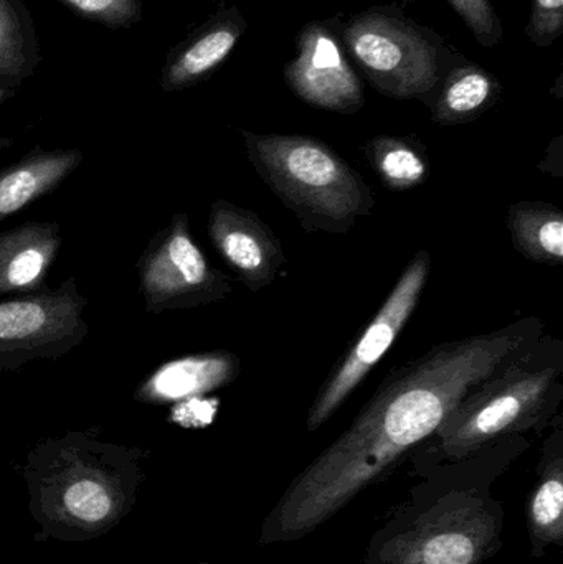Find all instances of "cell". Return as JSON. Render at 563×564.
Here are the masks:
<instances>
[{"label":"cell","instance_id":"obj_1","mask_svg":"<svg viewBox=\"0 0 563 564\" xmlns=\"http://www.w3.org/2000/svg\"><path fill=\"white\" fill-rule=\"evenodd\" d=\"M542 334L541 318H524L436 345L390 371L353 424L290 484L261 523L258 543L297 542L320 529L380 482L466 394Z\"/></svg>","mask_w":563,"mask_h":564},{"label":"cell","instance_id":"obj_2","mask_svg":"<svg viewBox=\"0 0 563 564\" xmlns=\"http://www.w3.org/2000/svg\"><path fill=\"white\" fill-rule=\"evenodd\" d=\"M531 447L501 437L458 460H413L422 480L370 536L364 564H485L502 549L505 502L495 484Z\"/></svg>","mask_w":563,"mask_h":564},{"label":"cell","instance_id":"obj_3","mask_svg":"<svg viewBox=\"0 0 563 564\" xmlns=\"http://www.w3.org/2000/svg\"><path fill=\"white\" fill-rule=\"evenodd\" d=\"M563 344L551 335L512 355L466 394L413 460H458L506 436L542 433L563 401Z\"/></svg>","mask_w":563,"mask_h":564},{"label":"cell","instance_id":"obj_4","mask_svg":"<svg viewBox=\"0 0 563 564\" xmlns=\"http://www.w3.org/2000/svg\"><path fill=\"white\" fill-rule=\"evenodd\" d=\"M240 134L248 161L306 234L346 235L372 214V188L326 142L245 129Z\"/></svg>","mask_w":563,"mask_h":564},{"label":"cell","instance_id":"obj_5","mask_svg":"<svg viewBox=\"0 0 563 564\" xmlns=\"http://www.w3.org/2000/svg\"><path fill=\"white\" fill-rule=\"evenodd\" d=\"M334 29L377 91L393 99H419L429 108L450 69L466 59L429 26L383 7L334 23Z\"/></svg>","mask_w":563,"mask_h":564},{"label":"cell","instance_id":"obj_6","mask_svg":"<svg viewBox=\"0 0 563 564\" xmlns=\"http://www.w3.org/2000/svg\"><path fill=\"white\" fill-rule=\"evenodd\" d=\"M86 307L88 299L75 278L55 289L0 301V371L56 360L75 350L89 332Z\"/></svg>","mask_w":563,"mask_h":564},{"label":"cell","instance_id":"obj_7","mask_svg":"<svg viewBox=\"0 0 563 564\" xmlns=\"http://www.w3.org/2000/svg\"><path fill=\"white\" fill-rule=\"evenodd\" d=\"M136 270L148 314L197 308L231 294L230 278L212 267L192 237L187 214L172 215L149 241Z\"/></svg>","mask_w":563,"mask_h":564},{"label":"cell","instance_id":"obj_8","mask_svg":"<svg viewBox=\"0 0 563 564\" xmlns=\"http://www.w3.org/2000/svg\"><path fill=\"white\" fill-rule=\"evenodd\" d=\"M430 273L432 257L429 251H419L407 264L382 307L317 391L307 413L306 427L310 433H316L329 421L344 401L366 380L372 368L382 360L415 312Z\"/></svg>","mask_w":563,"mask_h":564},{"label":"cell","instance_id":"obj_9","mask_svg":"<svg viewBox=\"0 0 563 564\" xmlns=\"http://www.w3.org/2000/svg\"><path fill=\"white\" fill-rule=\"evenodd\" d=\"M291 91L313 108L354 115L366 105L362 82L333 22H310L296 36V55L284 65Z\"/></svg>","mask_w":563,"mask_h":564},{"label":"cell","instance_id":"obj_10","mask_svg":"<svg viewBox=\"0 0 563 564\" xmlns=\"http://www.w3.org/2000/svg\"><path fill=\"white\" fill-rule=\"evenodd\" d=\"M207 234L221 260L251 292L273 284L286 264L278 235L255 212L231 202H214Z\"/></svg>","mask_w":563,"mask_h":564},{"label":"cell","instance_id":"obj_11","mask_svg":"<svg viewBox=\"0 0 563 564\" xmlns=\"http://www.w3.org/2000/svg\"><path fill=\"white\" fill-rule=\"evenodd\" d=\"M247 29V19L237 7L218 10L169 50L161 72L162 91H184L210 78L234 53Z\"/></svg>","mask_w":563,"mask_h":564},{"label":"cell","instance_id":"obj_12","mask_svg":"<svg viewBox=\"0 0 563 564\" xmlns=\"http://www.w3.org/2000/svg\"><path fill=\"white\" fill-rule=\"evenodd\" d=\"M240 370V358L228 350L184 355L159 365L139 383L134 397L139 403L154 406L174 404L228 387L237 380Z\"/></svg>","mask_w":563,"mask_h":564},{"label":"cell","instance_id":"obj_13","mask_svg":"<svg viewBox=\"0 0 563 564\" xmlns=\"http://www.w3.org/2000/svg\"><path fill=\"white\" fill-rule=\"evenodd\" d=\"M62 248L56 221H25L0 231V295H25L43 289Z\"/></svg>","mask_w":563,"mask_h":564},{"label":"cell","instance_id":"obj_14","mask_svg":"<svg viewBox=\"0 0 563 564\" xmlns=\"http://www.w3.org/2000/svg\"><path fill=\"white\" fill-rule=\"evenodd\" d=\"M79 149L40 145L7 167H0V221L55 192L82 165Z\"/></svg>","mask_w":563,"mask_h":564},{"label":"cell","instance_id":"obj_15","mask_svg":"<svg viewBox=\"0 0 563 564\" xmlns=\"http://www.w3.org/2000/svg\"><path fill=\"white\" fill-rule=\"evenodd\" d=\"M551 436L544 441L538 480L529 494L526 523L532 558H542L549 549L563 546V427L555 416Z\"/></svg>","mask_w":563,"mask_h":564},{"label":"cell","instance_id":"obj_16","mask_svg":"<svg viewBox=\"0 0 563 564\" xmlns=\"http://www.w3.org/2000/svg\"><path fill=\"white\" fill-rule=\"evenodd\" d=\"M501 91V83L495 75L465 59L450 69L443 79L435 101L430 106L433 122L458 126L475 121L496 105Z\"/></svg>","mask_w":563,"mask_h":564},{"label":"cell","instance_id":"obj_17","mask_svg":"<svg viewBox=\"0 0 563 564\" xmlns=\"http://www.w3.org/2000/svg\"><path fill=\"white\" fill-rule=\"evenodd\" d=\"M512 247L532 263L562 267L563 214L548 202H518L508 210Z\"/></svg>","mask_w":563,"mask_h":564},{"label":"cell","instance_id":"obj_18","mask_svg":"<svg viewBox=\"0 0 563 564\" xmlns=\"http://www.w3.org/2000/svg\"><path fill=\"white\" fill-rule=\"evenodd\" d=\"M58 447L66 463L69 464V469L66 466V473L72 476L63 490V506L68 510L69 516L75 517L79 522L88 525L105 522L115 509V499L108 484L102 479L101 470L86 463L89 443H86L83 437H76L58 444Z\"/></svg>","mask_w":563,"mask_h":564},{"label":"cell","instance_id":"obj_19","mask_svg":"<svg viewBox=\"0 0 563 564\" xmlns=\"http://www.w3.org/2000/svg\"><path fill=\"white\" fill-rule=\"evenodd\" d=\"M42 62L39 36L22 0H0V86L15 89Z\"/></svg>","mask_w":563,"mask_h":564},{"label":"cell","instance_id":"obj_20","mask_svg":"<svg viewBox=\"0 0 563 564\" xmlns=\"http://www.w3.org/2000/svg\"><path fill=\"white\" fill-rule=\"evenodd\" d=\"M364 154L390 191H412L429 177L425 149L413 139L379 135L367 142Z\"/></svg>","mask_w":563,"mask_h":564},{"label":"cell","instance_id":"obj_21","mask_svg":"<svg viewBox=\"0 0 563 564\" xmlns=\"http://www.w3.org/2000/svg\"><path fill=\"white\" fill-rule=\"evenodd\" d=\"M75 15L108 29H132L142 20L141 0H58Z\"/></svg>","mask_w":563,"mask_h":564},{"label":"cell","instance_id":"obj_22","mask_svg":"<svg viewBox=\"0 0 563 564\" xmlns=\"http://www.w3.org/2000/svg\"><path fill=\"white\" fill-rule=\"evenodd\" d=\"M446 2L465 22L479 45L492 48L501 43L505 26L491 0H446Z\"/></svg>","mask_w":563,"mask_h":564},{"label":"cell","instance_id":"obj_23","mask_svg":"<svg viewBox=\"0 0 563 564\" xmlns=\"http://www.w3.org/2000/svg\"><path fill=\"white\" fill-rule=\"evenodd\" d=\"M563 32V0H534L526 35L534 45L551 46Z\"/></svg>","mask_w":563,"mask_h":564},{"label":"cell","instance_id":"obj_24","mask_svg":"<svg viewBox=\"0 0 563 564\" xmlns=\"http://www.w3.org/2000/svg\"><path fill=\"white\" fill-rule=\"evenodd\" d=\"M218 408H220V400L217 397L204 394V397L187 398L171 404L169 421L188 430H197V427L208 426L214 421Z\"/></svg>","mask_w":563,"mask_h":564},{"label":"cell","instance_id":"obj_25","mask_svg":"<svg viewBox=\"0 0 563 564\" xmlns=\"http://www.w3.org/2000/svg\"><path fill=\"white\" fill-rule=\"evenodd\" d=\"M13 96H15V89L7 88V86H0V105L9 101V99L13 98Z\"/></svg>","mask_w":563,"mask_h":564},{"label":"cell","instance_id":"obj_26","mask_svg":"<svg viewBox=\"0 0 563 564\" xmlns=\"http://www.w3.org/2000/svg\"><path fill=\"white\" fill-rule=\"evenodd\" d=\"M15 144L12 138H7V135H0V152L7 151V149L12 148Z\"/></svg>","mask_w":563,"mask_h":564}]
</instances>
